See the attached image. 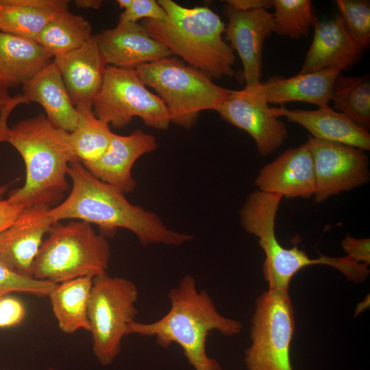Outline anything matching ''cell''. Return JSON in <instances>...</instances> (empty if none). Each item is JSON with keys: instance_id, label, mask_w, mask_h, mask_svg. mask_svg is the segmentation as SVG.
<instances>
[{"instance_id": "1", "label": "cell", "mask_w": 370, "mask_h": 370, "mask_svg": "<svg viewBox=\"0 0 370 370\" xmlns=\"http://www.w3.org/2000/svg\"><path fill=\"white\" fill-rule=\"evenodd\" d=\"M72 186L68 197L49 210L53 223L65 219L97 225L105 236L118 228L133 232L144 246H179L193 239L188 234L172 230L154 212L131 204L116 188L94 177L80 161L70 163Z\"/></svg>"}, {"instance_id": "2", "label": "cell", "mask_w": 370, "mask_h": 370, "mask_svg": "<svg viewBox=\"0 0 370 370\" xmlns=\"http://www.w3.org/2000/svg\"><path fill=\"white\" fill-rule=\"evenodd\" d=\"M168 297L171 308L165 315L153 322H132L126 336H153L163 348L175 343L195 370H222L219 362L207 354L208 336L213 330L226 336L236 335L243 323L221 314L208 292L199 291L191 275L184 276Z\"/></svg>"}, {"instance_id": "3", "label": "cell", "mask_w": 370, "mask_h": 370, "mask_svg": "<svg viewBox=\"0 0 370 370\" xmlns=\"http://www.w3.org/2000/svg\"><path fill=\"white\" fill-rule=\"evenodd\" d=\"M6 142L17 150L25 166L24 184L12 190L8 199L24 208L36 205L53 208L69 188L70 163L79 161L69 132L40 114L10 127Z\"/></svg>"}, {"instance_id": "4", "label": "cell", "mask_w": 370, "mask_h": 370, "mask_svg": "<svg viewBox=\"0 0 370 370\" xmlns=\"http://www.w3.org/2000/svg\"><path fill=\"white\" fill-rule=\"evenodd\" d=\"M166 13L163 21L144 19L142 26L173 54L209 77L234 75V51L223 38L225 25L208 7L186 8L171 0H159Z\"/></svg>"}, {"instance_id": "5", "label": "cell", "mask_w": 370, "mask_h": 370, "mask_svg": "<svg viewBox=\"0 0 370 370\" xmlns=\"http://www.w3.org/2000/svg\"><path fill=\"white\" fill-rule=\"evenodd\" d=\"M282 199L279 195L256 190L247 197L240 212L243 229L258 238V245L264 252L262 274L269 289L288 291L291 281L297 273L316 264L332 267L356 283L366 280L370 272L368 265L356 262L347 256L321 255L318 258H310L297 246L289 249L283 247L275 232L276 214Z\"/></svg>"}, {"instance_id": "6", "label": "cell", "mask_w": 370, "mask_h": 370, "mask_svg": "<svg viewBox=\"0 0 370 370\" xmlns=\"http://www.w3.org/2000/svg\"><path fill=\"white\" fill-rule=\"evenodd\" d=\"M111 256L106 236L91 224L72 221L53 223L33 265L32 277L59 284L83 276L107 273Z\"/></svg>"}, {"instance_id": "7", "label": "cell", "mask_w": 370, "mask_h": 370, "mask_svg": "<svg viewBox=\"0 0 370 370\" xmlns=\"http://www.w3.org/2000/svg\"><path fill=\"white\" fill-rule=\"evenodd\" d=\"M136 71L143 84L158 93L171 123L186 129L195 125L201 111H217L232 92L173 56L145 64Z\"/></svg>"}, {"instance_id": "8", "label": "cell", "mask_w": 370, "mask_h": 370, "mask_svg": "<svg viewBox=\"0 0 370 370\" xmlns=\"http://www.w3.org/2000/svg\"><path fill=\"white\" fill-rule=\"evenodd\" d=\"M138 289L135 283L107 273L95 277L88 306L93 354L111 365L121 352L127 326L135 321Z\"/></svg>"}, {"instance_id": "9", "label": "cell", "mask_w": 370, "mask_h": 370, "mask_svg": "<svg viewBox=\"0 0 370 370\" xmlns=\"http://www.w3.org/2000/svg\"><path fill=\"white\" fill-rule=\"evenodd\" d=\"M295 330L293 302L288 290L268 288L256 300L245 351L247 370H293L291 347Z\"/></svg>"}, {"instance_id": "10", "label": "cell", "mask_w": 370, "mask_h": 370, "mask_svg": "<svg viewBox=\"0 0 370 370\" xmlns=\"http://www.w3.org/2000/svg\"><path fill=\"white\" fill-rule=\"evenodd\" d=\"M92 110L99 119L116 128L125 127L135 116L156 130H166L171 123L165 104L147 88L136 69L108 65Z\"/></svg>"}, {"instance_id": "11", "label": "cell", "mask_w": 370, "mask_h": 370, "mask_svg": "<svg viewBox=\"0 0 370 370\" xmlns=\"http://www.w3.org/2000/svg\"><path fill=\"white\" fill-rule=\"evenodd\" d=\"M312 157L317 203L367 184L369 160L365 151L347 145L319 140L306 143Z\"/></svg>"}, {"instance_id": "12", "label": "cell", "mask_w": 370, "mask_h": 370, "mask_svg": "<svg viewBox=\"0 0 370 370\" xmlns=\"http://www.w3.org/2000/svg\"><path fill=\"white\" fill-rule=\"evenodd\" d=\"M217 112L250 135L264 157L275 152L289 136L286 124L271 113L269 103L251 86L232 90Z\"/></svg>"}, {"instance_id": "13", "label": "cell", "mask_w": 370, "mask_h": 370, "mask_svg": "<svg viewBox=\"0 0 370 370\" xmlns=\"http://www.w3.org/2000/svg\"><path fill=\"white\" fill-rule=\"evenodd\" d=\"M51 208L36 205L23 209L16 220L0 233V263L12 271L32 277L33 265L45 235L53 222Z\"/></svg>"}, {"instance_id": "14", "label": "cell", "mask_w": 370, "mask_h": 370, "mask_svg": "<svg viewBox=\"0 0 370 370\" xmlns=\"http://www.w3.org/2000/svg\"><path fill=\"white\" fill-rule=\"evenodd\" d=\"M224 12L226 38L242 61L246 86H256L260 82L264 40L274 32L273 13L266 9L238 10L227 3Z\"/></svg>"}, {"instance_id": "15", "label": "cell", "mask_w": 370, "mask_h": 370, "mask_svg": "<svg viewBox=\"0 0 370 370\" xmlns=\"http://www.w3.org/2000/svg\"><path fill=\"white\" fill-rule=\"evenodd\" d=\"M95 38L107 65L118 68L136 69L173 55L138 23L119 21Z\"/></svg>"}, {"instance_id": "16", "label": "cell", "mask_w": 370, "mask_h": 370, "mask_svg": "<svg viewBox=\"0 0 370 370\" xmlns=\"http://www.w3.org/2000/svg\"><path fill=\"white\" fill-rule=\"evenodd\" d=\"M157 147L155 136L140 130L125 136L113 133L106 151L98 159L82 164L96 178L123 193H130L136 186L132 175L133 165L140 156Z\"/></svg>"}, {"instance_id": "17", "label": "cell", "mask_w": 370, "mask_h": 370, "mask_svg": "<svg viewBox=\"0 0 370 370\" xmlns=\"http://www.w3.org/2000/svg\"><path fill=\"white\" fill-rule=\"evenodd\" d=\"M258 190L286 198H309L315 191L312 157L306 144L290 148L264 166L255 180Z\"/></svg>"}, {"instance_id": "18", "label": "cell", "mask_w": 370, "mask_h": 370, "mask_svg": "<svg viewBox=\"0 0 370 370\" xmlns=\"http://www.w3.org/2000/svg\"><path fill=\"white\" fill-rule=\"evenodd\" d=\"M53 61L75 107L84 105L92 108L108 66L95 36L79 47L55 56Z\"/></svg>"}, {"instance_id": "19", "label": "cell", "mask_w": 370, "mask_h": 370, "mask_svg": "<svg viewBox=\"0 0 370 370\" xmlns=\"http://www.w3.org/2000/svg\"><path fill=\"white\" fill-rule=\"evenodd\" d=\"M364 51L350 36L339 15L319 21L314 27L311 45L298 73L325 69H337L341 71L356 62Z\"/></svg>"}, {"instance_id": "20", "label": "cell", "mask_w": 370, "mask_h": 370, "mask_svg": "<svg viewBox=\"0 0 370 370\" xmlns=\"http://www.w3.org/2000/svg\"><path fill=\"white\" fill-rule=\"evenodd\" d=\"M271 113L286 117L306 129L314 138L338 143L364 151L370 149V134L345 114L326 106L317 110H290L280 106L270 107Z\"/></svg>"}, {"instance_id": "21", "label": "cell", "mask_w": 370, "mask_h": 370, "mask_svg": "<svg viewBox=\"0 0 370 370\" xmlns=\"http://www.w3.org/2000/svg\"><path fill=\"white\" fill-rule=\"evenodd\" d=\"M341 72L337 69H325L297 73L289 78L273 76L252 86L268 103L284 106L286 103L299 101L321 108L328 106L334 80Z\"/></svg>"}, {"instance_id": "22", "label": "cell", "mask_w": 370, "mask_h": 370, "mask_svg": "<svg viewBox=\"0 0 370 370\" xmlns=\"http://www.w3.org/2000/svg\"><path fill=\"white\" fill-rule=\"evenodd\" d=\"M23 95L28 103L40 104L45 111L47 119L55 127L67 132H72L76 128L79 112L53 60L23 85Z\"/></svg>"}, {"instance_id": "23", "label": "cell", "mask_w": 370, "mask_h": 370, "mask_svg": "<svg viewBox=\"0 0 370 370\" xmlns=\"http://www.w3.org/2000/svg\"><path fill=\"white\" fill-rule=\"evenodd\" d=\"M53 60L36 40L0 31V74L10 87L24 85Z\"/></svg>"}, {"instance_id": "24", "label": "cell", "mask_w": 370, "mask_h": 370, "mask_svg": "<svg viewBox=\"0 0 370 370\" xmlns=\"http://www.w3.org/2000/svg\"><path fill=\"white\" fill-rule=\"evenodd\" d=\"M0 31L36 40L66 0H0Z\"/></svg>"}, {"instance_id": "25", "label": "cell", "mask_w": 370, "mask_h": 370, "mask_svg": "<svg viewBox=\"0 0 370 370\" xmlns=\"http://www.w3.org/2000/svg\"><path fill=\"white\" fill-rule=\"evenodd\" d=\"M93 278L83 276L57 284L49 297L60 330L71 334L83 329L90 332L88 306Z\"/></svg>"}, {"instance_id": "26", "label": "cell", "mask_w": 370, "mask_h": 370, "mask_svg": "<svg viewBox=\"0 0 370 370\" xmlns=\"http://www.w3.org/2000/svg\"><path fill=\"white\" fill-rule=\"evenodd\" d=\"M92 36L90 23L67 9L48 23L36 41L54 58L79 47Z\"/></svg>"}, {"instance_id": "27", "label": "cell", "mask_w": 370, "mask_h": 370, "mask_svg": "<svg viewBox=\"0 0 370 370\" xmlns=\"http://www.w3.org/2000/svg\"><path fill=\"white\" fill-rule=\"evenodd\" d=\"M330 101L334 108L347 116L366 130L370 127L369 75L343 76L339 73L334 82Z\"/></svg>"}, {"instance_id": "28", "label": "cell", "mask_w": 370, "mask_h": 370, "mask_svg": "<svg viewBox=\"0 0 370 370\" xmlns=\"http://www.w3.org/2000/svg\"><path fill=\"white\" fill-rule=\"evenodd\" d=\"M79 121L76 128L69 132V141L77 159L82 163L98 159L108 147L113 132L109 125L99 119L92 108L76 106Z\"/></svg>"}, {"instance_id": "29", "label": "cell", "mask_w": 370, "mask_h": 370, "mask_svg": "<svg viewBox=\"0 0 370 370\" xmlns=\"http://www.w3.org/2000/svg\"><path fill=\"white\" fill-rule=\"evenodd\" d=\"M274 32L291 39L307 37L319 22L310 0H273Z\"/></svg>"}, {"instance_id": "30", "label": "cell", "mask_w": 370, "mask_h": 370, "mask_svg": "<svg viewBox=\"0 0 370 370\" xmlns=\"http://www.w3.org/2000/svg\"><path fill=\"white\" fill-rule=\"evenodd\" d=\"M345 27L364 50L370 43V3L366 0H336Z\"/></svg>"}, {"instance_id": "31", "label": "cell", "mask_w": 370, "mask_h": 370, "mask_svg": "<svg viewBox=\"0 0 370 370\" xmlns=\"http://www.w3.org/2000/svg\"><path fill=\"white\" fill-rule=\"evenodd\" d=\"M56 284L20 275L0 263V298L12 293L49 296Z\"/></svg>"}, {"instance_id": "32", "label": "cell", "mask_w": 370, "mask_h": 370, "mask_svg": "<svg viewBox=\"0 0 370 370\" xmlns=\"http://www.w3.org/2000/svg\"><path fill=\"white\" fill-rule=\"evenodd\" d=\"M166 13L158 1L133 0L132 5L119 15V21L137 23L140 19L163 21Z\"/></svg>"}, {"instance_id": "33", "label": "cell", "mask_w": 370, "mask_h": 370, "mask_svg": "<svg viewBox=\"0 0 370 370\" xmlns=\"http://www.w3.org/2000/svg\"><path fill=\"white\" fill-rule=\"evenodd\" d=\"M25 314L24 304L16 297L6 295L0 298V328L19 325Z\"/></svg>"}, {"instance_id": "34", "label": "cell", "mask_w": 370, "mask_h": 370, "mask_svg": "<svg viewBox=\"0 0 370 370\" xmlns=\"http://www.w3.org/2000/svg\"><path fill=\"white\" fill-rule=\"evenodd\" d=\"M346 256L358 263L370 264V239L358 238L346 234L341 241Z\"/></svg>"}, {"instance_id": "35", "label": "cell", "mask_w": 370, "mask_h": 370, "mask_svg": "<svg viewBox=\"0 0 370 370\" xmlns=\"http://www.w3.org/2000/svg\"><path fill=\"white\" fill-rule=\"evenodd\" d=\"M23 103H27V99L23 94H19L12 97L8 103L0 108V143L7 140L10 129L8 119L12 112L15 108ZM9 186V184L0 186V201L7 193Z\"/></svg>"}, {"instance_id": "36", "label": "cell", "mask_w": 370, "mask_h": 370, "mask_svg": "<svg viewBox=\"0 0 370 370\" xmlns=\"http://www.w3.org/2000/svg\"><path fill=\"white\" fill-rule=\"evenodd\" d=\"M23 209V206L13 204L8 199L0 201V233L16 220Z\"/></svg>"}, {"instance_id": "37", "label": "cell", "mask_w": 370, "mask_h": 370, "mask_svg": "<svg viewBox=\"0 0 370 370\" xmlns=\"http://www.w3.org/2000/svg\"><path fill=\"white\" fill-rule=\"evenodd\" d=\"M226 2L234 8L242 11L256 9L269 10L273 7V0H228Z\"/></svg>"}, {"instance_id": "38", "label": "cell", "mask_w": 370, "mask_h": 370, "mask_svg": "<svg viewBox=\"0 0 370 370\" xmlns=\"http://www.w3.org/2000/svg\"><path fill=\"white\" fill-rule=\"evenodd\" d=\"M10 86L0 74V108L5 106L11 99L9 92Z\"/></svg>"}, {"instance_id": "39", "label": "cell", "mask_w": 370, "mask_h": 370, "mask_svg": "<svg viewBox=\"0 0 370 370\" xmlns=\"http://www.w3.org/2000/svg\"><path fill=\"white\" fill-rule=\"evenodd\" d=\"M103 2L101 0H75L74 4L78 9L97 10L101 6Z\"/></svg>"}, {"instance_id": "40", "label": "cell", "mask_w": 370, "mask_h": 370, "mask_svg": "<svg viewBox=\"0 0 370 370\" xmlns=\"http://www.w3.org/2000/svg\"><path fill=\"white\" fill-rule=\"evenodd\" d=\"M132 1L133 0H117L116 2L121 8L125 10L132 5Z\"/></svg>"}, {"instance_id": "41", "label": "cell", "mask_w": 370, "mask_h": 370, "mask_svg": "<svg viewBox=\"0 0 370 370\" xmlns=\"http://www.w3.org/2000/svg\"><path fill=\"white\" fill-rule=\"evenodd\" d=\"M47 370H56V369L51 367V368H49Z\"/></svg>"}, {"instance_id": "42", "label": "cell", "mask_w": 370, "mask_h": 370, "mask_svg": "<svg viewBox=\"0 0 370 370\" xmlns=\"http://www.w3.org/2000/svg\"><path fill=\"white\" fill-rule=\"evenodd\" d=\"M0 10H1V3H0Z\"/></svg>"}]
</instances>
